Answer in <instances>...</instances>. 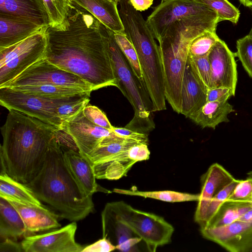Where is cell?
Segmentation results:
<instances>
[{"label":"cell","mask_w":252,"mask_h":252,"mask_svg":"<svg viewBox=\"0 0 252 252\" xmlns=\"http://www.w3.org/2000/svg\"><path fill=\"white\" fill-rule=\"evenodd\" d=\"M46 32L45 58L49 62L79 76L93 91L118 87L100 22L90 12L70 2L63 23L54 27L49 26Z\"/></svg>","instance_id":"cell-1"},{"label":"cell","mask_w":252,"mask_h":252,"mask_svg":"<svg viewBox=\"0 0 252 252\" xmlns=\"http://www.w3.org/2000/svg\"><path fill=\"white\" fill-rule=\"evenodd\" d=\"M0 155L8 175L27 184L41 169L59 129L22 112L9 110L1 127Z\"/></svg>","instance_id":"cell-2"},{"label":"cell","mask_w":252,"mask_h":252,"mask_svg":"<svg viewBox=\"0 0 252 252\" xmlns=\"http://www.w3.org/2000/svg\"><path fill=\"white\" fill-rule=\"evenodd\" d=\"M26 185L40 201L57 211L60 217L70 221L82 220L94 210L92 196L86 193L66 164L59 133L41 169Z\"/></svg>","instance_id":"cell-3"},{"label":"cell","mask_w":252,"mask_h":252,"mask_svg":"<svg viewBox=\"0 0 252 252\" xmlns=\"http://www.w3.org/2000/svg\"><path fill=\"white\" fill-rule=\"evenodd\" d=\"M218 23L217 15L186 18L172 23L158 40L165 98L178 114L181 112L182 80L189 46L203 33L216 32Z\"/></svg>","instance_id":"cell-4"},{"label":"cell","mask_w":252,"mask_h":252,"mask_svg":"<svg viewBox=\"0 0 252 252\" xmlns=\"http://www.w3.org/2000/svg\"><path fill=\"white\" fill-rule=\"evenodd\" d=\"M103 42L118 82L117 88L131 104L134 115L126 127L145 133L155 127L151 114L153 103L144 83L134 73L114 36V32L100 22Z\"/></svg>","instance_id":"cell-5"},{"label":"cell","mask_w":252,"mask_h":252,"mask_svg":"<svg viewBox=\"0 0 252 252\" xmlns=\"http://www.w3.org/2000/svg\"><path fill=\"white\" fill-rule=\"evenodd\" d=\"M125 33L136 51L144 83L153 103V112L166 109L162 64L159 46L143 19L133 21Z\"/></svg>","instance_id":"cell-6"},{"label":"cell","mask_w":252,"mask_h":252,"mask_svg":"<svg viewBox=\"0 0 252 252\" xmlns=\"http://www.w3.org/2000/svg\"><path fill=\"white\" fill-rule=\"evenodd\" d=\"M101 219L126 225L142 239L151 252L170 243L174 231L173 226L162 217L135 209L123 201L107 203Z\"/></svg>","instance_id":"cell-7"},{"label":"cell","mask_w":252,"mask_h":252,"mask_svg":"<svg viewBox=\"0 0 252 252\" xmlns=\"http://www.w3.org/2000/svg\"><path fill=\"white\" fill-rule=\"evenodd\" d=\"M47 28L13 45L0 48V88L7 87L26 69L45 58Z\"/></svg>","instance_id":"cell-8"},{"label":"cell","mask_w":252,"mask_h":252,"mask_svg":"<svg viewBox=\"0 0 252 252\" xmlns=\"http://www.w3.org/2000/svg\"><path fill=\"white\" fill-rule=\"evenodd\" d=\"M65 97L44 98L9 87L0 88V104L2 106L37 118L59 130H63L64 125L57 114V108Z\"/></svg>","instance_id":"cell-9"},{"label":"cell","mask_w":252,"mask_h":252,"mask_svg":"<svg viewBox=\"0 0 252 252\" xmlns=\"http://www.w3.org/2000/svg\"><path fill=\"white\" fill-rule=\"evenodd\" d=\"M213 15L217 14L194 0H165L155 7L146 22L154 37L158 41L168 27L175 21L193 16Z\"/></svg>","instance_id":"cell-10"},{"label":"cell","mask_w":252,"mask_h":252,"mask_svg":"<svg viewBox=\"0 0 252 252\" xmlns=\"http://www.w3.org/2000/svg\"><path fill=\"white\" fill-rule=\"evenodd\" d=\"M39 84H52L93 91L91 86L79 76L60 68L45 58L26 69L7 87Z\"/></svg>","instance_id":"cell-11"},{"label":"cell","mask_w":252,"mask_h":252,"mask_svg":"<svg viewBox=\"0 0 252 252\" xmlns=\"http://www.w3.org/2000/svg\"><path fill=\"white\" fill-rule=\"evenodd\" d=\"M76 221L49 232L28 236L21 241L25 252H82L84 246L75 241Z\"/></svg>","instance_id":"cell-12"},{"label":"cell","mask_w":252,"mask_h":252,"mask_svg":"<svg viewBox=\"0 0 252 252\" xmlns=\"http://www.w3.org/2000/svg\"><path fill=\"white\" fill-rule=\"evenodd\" d=\"M82 110L64 124L63 130L71 137L78 151L87 158L100 146L104 138L116 134L112 130L91 122L84 115Z\"/></svg>","instance_id":"cell-13"},{"label":"cell","mask_w":252,"mask_h":252,"mask_svg":"<svg viewBox=\"0 0 252 252\" xmlns=\"http://www.w3.org/2000/svg\"><path fill=\"white\" fill-rule=\"evenodd\" d=\"M204 238L231 252H247L252 244V222L237 220L227 225L200 229Z\"/></svg>","instance_id":"cell-14"},{"label":"cell","mask_w":252,"mask_h":252,"mask_svg":"<svg viewBox=\"0 0 252 252\" xmlns=\"http://www.w3.org/2000/svg\"><path fill=\"white\" fill-rule=\"evenodd\" d=\"M213 88L226 87L235 94L238 75L235 53L219 39L208 54Z\"/></svg>","instance_id":"cell-15"},{"label":"cell","mask_w":252,"mask_h":252,"mask_svg":"<svg viewBox=\"0 0 252 252\" xmlns=\"http://www.w3.org/2000/svg\"><path fill=\"white\" fill-rule=\"evenodd\" d=\"M234 179L218 163L212 164L201 176V192L194 214V220L200 227L204 223L206 213L212 198Z\"/></svg>","instance_id":"cell-16"},{"label":"cell","mask_w":252,"mask_h":252,"mask_svg":"<svg viewBox=\"0 0 252 252\" xmlns=\"http://www.w3.org/2000/svg\"><path fill=\"white\" fill-rule=\"evenodd\" d=\"M207 91L188 57L182 80L180 113L189 118L197 111L207 102Z\"/></svg>","instance_id":"cell-17"},{"label":"cell","mask_w":252,"mask_h":252,"mask_svg":"<svg viewBox=\"0 0 252 252\" xmlns=\"http://www.w3.org/2000/svg\"><path fill=\"white\" fill-rule=\"evenodd\" d=\"M8 200L21 215L26 226L27 236L32 235L36 232L58 228L61 226L58 221L60 215L52 212L43 205Z\"/></svg>","instance_id":"cell-18"},{"label":"cell","mask_w":252,"mask_h":252,"mask_svg":"<svg viewBox=\"0 0 252 252\" xmlns=\"http://www.w3.org/2000/svg\"><path fill=\"white\" fill-rule=\"evenodd\" d=\"M0 16L28 21L43 27L50 25L43 0H0Z\"/></svg>","instance_id":"cell-19"},{"label":"cell","mask_w":252,"mask_h":252,"mask_svg":"<svg viewBox=\"0 0 252 252\" xmlns=\"http://www.w3.org/2000/svg\"><path fill=\"white\" fill-rule=\"evenodd\" d=\"M63 156L67 166L88 194L93 196L96 192H111L96 183L91 163L78 150L72 148L63 149Z\"/></svg>","instance_id":"cell-20"},{"label":"cell","mask_w":252,"mask_h":252,"mask_svg":"<svg viewBox=\"0 0 252 252\" xmlns=\"http://www.w3.org/2000/svg\"><path fill=\"white\" fill-rule=\"evenodd\" d=\"M70 2L88 11L114 33H125L118 2L111 0H70Z\"/></svg>","instance_id":"cell-21"},{"label":"cell","mask_w":252,"mask_h":252,"mask_svg":"<svg viewBox=\"0 0 252 252\" xmlns=\"http://www.w3.org/2000/svg\"><path fill=\"white\" fill-rule=\"evenodd\" d=\"M47 27L20 19L0 16V48L17 43Z\"/></svg>","instance_id":"cell-22"},{"label":"cell","mask_w":252,"mask_h":252,"mask_svg":"<svg viewBox=\"0 0 252 252\" xmlns=\"http://www.w3.org/2000/svg\"><path fill=\"white\" fill-rule=\"evenodd\" d=\"M128 150L92 164L96 178L114 180L126 176L137 162L129 158Z\"/></svg>","instance_id":"cell-23"},{"label":"cell","mask_w":252,"mask_h":252,"mask_svg":"<svg viewBox=\"0 0 252 252\" xmlns=\"http://www.w3.org/2000/svg\"><path fill=\"white\" fill-rule=\"evenodd\" d=\"M234 111L228 101H208L189 118L203 128L215 129L220 123L228 122V115Z\"/></svg>","instance_id":"cell-24"},{"label":"cell","mask_w":252,"mask_h":252,"mask_svg":"<svg viewBox=\"0 0 252 252\" xmlns=\"http://www.w3.org/2000/svg\"><path fill=\"white\" fill-rule=\"evenodd\" d=\"M0 236L14 240L27 236L24 222L18 211L7 199L0 196Z\"/></svg>","instance_id":"cell-25"},{"label":"cell","mask_w":252,"mask_h":252,"mask_svg":"<svg viewBox=\"0 0 252 252\" xmlns=\"http://www.w3.org/2000/svg\"><path fill=\"white\" fill-rule=\"evenodd\" d=\"M252 208L251 201H237L226 199L219 207L213 216L201 228L221 226L239 220Z\"/></svg>","instance_id":"cell-26"},{"label":"cell","mask_w":252,"mask_h":252,"mask_svg":"<svg viewBox=\"0 0 252 252\" xmlns=\"http://www.w3.org/2000/svg\"><path fill=\"white\" fill-rule=\"evenodd\" d=\"M0 196L23 203L42 205L26 184L15 180L6 172L0 173Z\"/></svg>","instance_id":"cell-27"},{"label":"cell","mask_w":252,"mask_h":252,"mask_svg":"<svg viewBox=\"0 0 252 252\" xmlns=\"http://www.w3.org/2000/svg\"><path fill=\"white\" fill-rule=\"evenodd\" d=\"M103 237L113 233L116 241V249L122 252L136 251L135 245L142 239L137 236L123 223L108 219H101Z\"/></svg>","instance_id":"cell-28"},{"label":"cell","mask_w":252,"mask_h":252,"mask_svg":"<svg viewBox=\"0 0 252 252\" xmlns=\"http://www.w3.org/2000/svg\"><path fill=\"white\" fill-rule=\"evenodd\" d=\"M9 88L27 94L48 98L69 97L86 92H92L78 88L48 84L27 85Z\"/></svg>","instance_id":"cell-29"},{"label":"cell","mask_w":252,"mask_h":252,"mask_svg":"<svg viewBox=\"0 0 252 252\" xmlns=\"http://www.w3.org/2000/svg\"><path fill=\"white\" fill-rule=\"evenodd\" d=\"M113 191L121 194L138 196L168 202L198 201L200 196L199 193L191 194L172 190L143 191L114 189Z\"/></svg>","instance_id":"cell-30"},{"label":"cell","mask_w":252,"mask_h":252,"mask_svg":"<svg viewBox=\"0 0 252 252\" xmlns=\"http://www.w3.org/2000/svg\"><path fill=\"white\" fill-rule=\"evenodd\" d=\"M214 11L218 17L219 22L229 21L236 24L240 15L239 9L228 0H194Z\"/></svg>","instance_id":"cell-31"},{"label":"cell","mask_w":252,"mask_h":252,"mask_svg":"<svg viewBox=\"0 0 252 252\" xmlns=\"http://www.w3.org/2000/svg\"><path fill=\"white\" fill-rule=\"evenodd\" d=\"M114 36L117 44L127 59L134 73L138 78L144 83L138 56L134 46L125 33H114Z\"/></svg>","instance_id":"cell-32"},{"label":"cell","mask_w":252,"mask_h":252,"mask_svg":"<svg viewBox=\"0 0 252 252\" xmlns=\"http://www.w3.org/2000/svg\"><path fill=\"white\" fill-rule=\"evenodd\" d=\"M220 38L216 32H206L195 38L189 49V56L199 57L208 56Z\"/></svg>","instance_id":"cell-33"},{"label":"cell","mask_w":252,"mask_h":252,"mask_svg":"<svg viewBox=\"0 0 252 252\" xmlns=\"http://www.w3.org/2000/svg\"><path fill=\"white\" fill-rule=\"evenodd\" d=\"M48 13L50 27L63 23L66 18L70 4V0H43Z\"/></svg>","instance_id":"cell-34"},{"label":"cell","mask_w":252,"mask_h":252,"mask_svg":"<svg viewBox=\"0 0 252 252\" xmlns=\"http://www.w3.org/2000/svg\"><path fill=\"white\" fill-rule=\"evenodd\" d=\"M235 53L249 76L252 78V35H247L236 41Z\"/></svg>","instance_id":"cell-35"},{"label":"cell","mask_w":252,"mask_h":252,"mask_svg":"<svg viewBox=\"0 0 252 252\" xmlns=\"http://www.w3.org/2000/svg\"><path fill=\"white\" fill-rule=\"evenodd\" d=\"M208 56L192 57L188 55L194 70L207 90L213 88L211 69Z\"/></svg>","instance_id":"cell-36"},{"label":"cell","mask_w":252,"mask_h":252,"mask_svg":"<svg viewBox=\"0 0 252 252\" xmlns=\"http://www.w3.org/2000/svg\"><path fill=\"white\" fill-rule=\"evenodd\" d=\"M240 181V180L234 179L212 198L206 213L204 223L200 228L213 216L220 206L228 198Z\"/></svg>","instance_id":"cell-37"},{"label":"cell","mask_w":252,"mask_h":252,"mask_svg":"<svg viewBox=\"0 0 252 252\" xmlns=\"http://www.w3.org/2000/svg\"><path fill=\"white\" fill-rule=\"evenodd\" d=\"M252 197V179L247 177L240 180L227 200L237 201H251Z\"/></svg>","instance_id":"cell-38"},{"label":"cell","mask_w":252,"mask_h":252,"mask_svg":"<svg viewBox=\"0 0 252 252\" xmlns=\"http://www.w3.org/2000/svg\"><path fill=\"white\" fill-rule=\"evenodd\" d=\"M82 111L84 115L94 124L112 130L113 126L106 115L96 106L87 105Z\"/></svg>","instance_id":"cell-39"},{"label":"cell","mask_w":252,"mask_h":252,"mask_svg":"<svg viewBox=\"0 0 252 252\" xmlns=\"http://www.w3.org/2000/svg\"><path fill=\"white\" fill-rule=\"evenodd\" d=\"M112 131L120 137L132 140L140 143L148 144V135L145 133L137 132L126 127L113 126Z\"/></svg>","instance_id":"cell-40"},{"label":"cell","mask_w":252,"mask_h":252,"mask_svg":"<svg viewBox=\"0 0 252 252\" xmlns=\"http://www.w3.org/2000/svg\"><path fill=\"white\" fill-rule=\"evenodd\" d=\"M235 94L231 89L226 87L210 89L207 91V102L226 101Z\"/></svg>","instance_id":"cell-41"},{"label":"cell","mask_w":252,"mask_h":252,"mask_svg":"<svg viewBox=\"0 0 252 252\" xmlns=\"http://www.w3.org/2000/svg\"><path fill=\"white\" fill-rule=\"evenodd\" d=\"M148 144L137 143L128 150L129 158L136 162L147 160L149 158L150 152Z\"/></svg>","instance_id":"cell-42"},{"label":"cell","mask_w":252,"mask_h":252,"mask_svg":"<svg viewBox=\"0 0 252 252\" xmlns=\"http://www.w3.org/2000/svg\"><path fill=\"white\" fill-rule=\"evenodd\" d=\"M116 249L115 245L106 237L89 245L82 250V252H109Z\"/></svg>","instance_id":"cell-43"},{"label":"cell","mask_w":252,"mask_h":252,"mask_svg":"<svg viewBox=\"0 0 252 252\" xmlns=\"http://www.w3.org/2000/svg\"><path fill=\"white\" fill-rule=\"evenodd\" d=\"M1 241L0 244V252H24L21 243L19 244L11 238H5Z\"/></svg>","instance_id":"cell-44"},{"label":"cell","mask_w":252,"mask_h":252,"mask_svg":"<svg viewBox=\"0 0 252 252\" xmlns=\"http://www.w3.org/2000/svg\"><path fill=\"white\" fill-rule=\"evenodd\" d=\"M129 1L137 11H143L150 8L153 0H129Z\"/></svg>","instance_id":"cell-45"},{"label":"cell","mask_w":252,"mask_h":252,"mask_svg":"<svg viewBox=\"0 0 252 252\" xmlns=\"http://www.w3.org/2000/svg\"><path fill=\"white\" fill-rule=\"evenodd\" d=\"M238 220L245 222H252V208L246 212Z\"/></svg>","instance_id":"cell-46"},{"label":"cell","mask_w":252,"mask_h":252,"mask_svg":"<svg viewBox=\"0 0 252 252\" xmlns=\"http://www.w3.org/2000/svg\"><path fill=\"white\" fill-rule=\"evenodd\" d=\"M244 6L252 7V0H238Z\"/></svg>","instance_id":"cell-47"},{"label":"cell","mask_w":252,"mask_h":252,"mask_svg":"<svg viewBox=\"0 0 252 252\" xmlns=\"http://www.w3.org/2000/svg\"><path fill=\"white\" fill-rule=\"evenodd\" d=\"M247 177L252 179V170L247 173Z\"/></svg>","instance_id":"cell-48"},{"label":"cell","mask_w":252,"mask_h":252,"mask_svg":"<svg viewBox=\"0 0 252 252\" xmlns=\"http://www.w3.org/2000/svg\"><path fill=\"white\" fill-rule=\"evenodd\" d=\"M247 252H252V244L251 245V246L248 248V249L247 251Z\"/></svg>","instance_id":"cell-49"},{"label":"cell","mask_w":252,"mask_h":252,"mask_svg":"<svg viewBox=\"0 0 252 252\" xmlns=\"http://www.w3.org/2000/svg\"><path fill=\"white\" fill-rule=\"evenodd\" d=\"M249 34H251V35H252V28H251V31H250V33H249Z\"/></svg>","instance_id":"cell-50"},{"label":"cell","mask_w":252,"mask_h":252,"mask_svg":"<svg viewBox=\"0 0 252 252\" xmlns=\"http://www.w3.org/2000/svg\"><path fill=\"white\" fill-rule=\"evenodd\" d=\"M113 0V1H116V2H118V1L117 0Z\"/></svg>","instance_id":"cell-51"},{"label":"cell","mask_w":252,"mask_h":252,"mask_svg":"<svg viewBox=\"0 0 252 252\" xmlns=\"http://www.w3.org/2000/svg\"><path fill=\"white\" fill-rule=\"evenodd\" d=\"M117 0L118 1V2H119L121 0Z\"/></svg>","instance_id":"cell-52"},{"label":"cell","mask_w":252,"mask_h":252,"mask_svg":"<svg viewBox=\"0 0 252 252\" xmlns=\"http://www.w3.org/2000/svg\"><path fill=\"white\" fill-rule=\"evenodd\" d=\"M251 202L252 203V199H251Z\"/></svg>","instance_id":"cell-53"},{"label":"cell","mask_w":252,"mask_h":252,"mask_svg":"<svg viewBox=\"0 0 252 252\" xmlns=\"http://www.w3.org/2000/svg\"></svg>","instance_id":"cell-54"}]
</instances>
